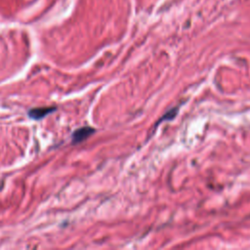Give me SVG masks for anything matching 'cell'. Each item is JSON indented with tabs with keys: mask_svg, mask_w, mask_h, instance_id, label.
Here are the masks:
<instances>
[{
	"mask_svg": "<svg viewBox=\"0 0 250 250\" xmlns=\"http://www.w3.org/2000/svg\"><path fill=\"white\" fill-rule=\"evenodd\" d=\"M56 110V107H39V108H33L28 111V116L32 119H41L45 117L46 115L52 113Z\"/></svg>",
	"mask_w": 250,
	"mask_h": 250,
	"instance_id": "7a4b0ae2",
	"label": "cell"
},
{
	"mask_svg": "<svg viewBox=\"0 0 250 250\" xmlns=\"http://www.w3.org/2000/svg\"><path fill=\"white\" fill-rule=\"evenodd\" d=\"M94 132H95V130L88 126L79 128V129L75 130L72 134V143H74V144L81 143L84 140H86L88 137H90Z\"/></svg>",
	"mask_w": 250,
	"mask_h": 250,
	"instance_id": "6da1fadb",
	"label": "cell"
}]
</instances>
